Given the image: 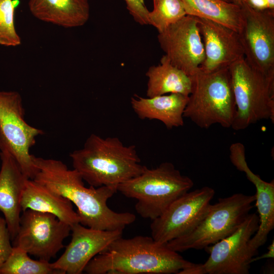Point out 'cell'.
Masks as SVG:
<instances>
[{"mask_svg": "<svg viewBox=\"0 0 274 274\" xmlns=\"http://www.w3.org/2000/svg\"><path fill=\"white\" fill-rule=\"evenodd\" d=\"M33 161L37 172L32 180L74 203L82 225L99 230H123L135 220L134 214L116 212L108 206V200L117 189L87 188L80 174L60 160L33 156Z\"/></svg>", "mask_w": 274, "mask_h": 274, "instance_id": "obj_1", "label": "cell"}, {"mask_svg": "<svg viewBox=\"0 0 274 274\" xmlns=\"http://www.w3.org/2000/svg\"><path fill=\"white\" fill-rule=\"evenodd\" d=\"M191 263L152 237L122 236L113 241L85 266L88 274L178 273Z\"/></svg>", "mask_w": 274, "mask_h": 274, "instance_id": "obj_2", "label": "cell"}, {"mask_svg": "<svg viewBox=\"0 0 274 274\" xmlns=\"http://www.w3.org/2000/svg\"><path fill=\"white\" fill-rule=\"evenodd\" d=\"M70 157L74 169L96 188L106 186L117 190L120 184L140 175L146 166L141 164L134 145L125 146L117 137L103 138L93 133Z\"/></svg>", "mask_w": 274, "mask_h": 274, "instance_id": "obj_3", "label": "cell"}, {"mask_svg": "<svg viewBox=\"0 0 274 274\" xmlns=\"http://www.w3.org/2000/svg\"><path fill=\"white\" fill-rule=\"evenodd\" d=\"M190 77L191 91L184 117L201 128L208 129L215 124L231 127L236 105L229 67L212 72L199 68Z\"/></svg>", "mask_w": 274, "mask_h": 274, "instance_id": "obj_4", "label": "cell"}, {"mask_svg": "<svg viewBox=\"0 0 274 274\" xmlns=\"http://www.w3.org/2000/svg\"><path fill=\"white\" fill-rule=\"evenodd\" d=\"M193 184L192 179L182 175L172 163L164 162L154 168L145 166L140 175L120 184L117 191L136 199L138 214L153 220Z\"/></svg>", "mask_w": 274, "mask_h": 274, "instance_id": "obj_5", "label": "cell"}, {"mask_svg": "<svg viewBox=\"0 0 274 274\" xmlns=\"http://www.w3.org/2000/svg\"><path fill=\"white\" fill-rule=\"evenodd\" d=\"M255 195L235 193L211 204L197 225L166 246L177 252L209 247L233 232L253 208Z\"/></svg>", "mask_w": 274, "mask_h": 274, "instance_id": "obj_6", "label": "cell"}, {"mask_svg": "<svg viewBox=\"0 0 274 274\" xmlns=\"http://www.w3.org/2000/svg\"><path fill=\"white\" fill-rule=\"evenodd\" d=\"M236 111L231 128L243 130L264 119L274 121V78L252 68L243 58L229 67Z\"/></svg>", "mask_w": 274, "mask_h": 274, "instance_id": "obj_7", "label": "cell"}, {"mask_svg": "<svg viewBox=\"0 0 274 274\" xmlns=\"http://www.w3.org/2000/svg\"><path fill=\"white\" fill-rule=\"evenodd\" d=\"M22 100L19 92L0 91V150L8 152L24 175L33 179L37 172L30 149L36 137L43 133L24 119Z\"/></svg>", "mask_w": 274, "mask_h": 274, "instance_id": "obj_8", "label": "cell"}, {"mask_svg": "<svg viewBox=\"0 0 274 274\" xmlns=\"http://www.w3.org/2000/svg\"><path fill=\"white\" fill-rule=\"evenodd\" d=\"M242 23L237 32L245 59L254 69L274 78V10L241 6Z\"/></svg>", "mask_w": 274, "mask_h": 274, "instance_id": "obj_9", "label": "cell"}, {"mask_svg": "<svg viewBox=\"0 0 274 274\" xmlns=\"http://www.w3.org/2000/svg\"><path fill=\"white\" fill-rule=\"evenodd\" d=\"M22 212L13 246L49 262L64 247L63 241L69 235L71 226L51 214L30 209Z\"/></svg>", "mask_w": 274, "mask_h": 274, "instance_id": "obj_10", "label": "cell"}, {"mask_svg": "<svg viewBox=\"0 0 274 274\" xmlns=\"http://www.w3.org/2000/svg\"><path fill=\"white\" fill-rule=\"evenodd\" d=\"M215 191L204 186L188 191L175 200L150 225L156 241L166 244L193 229L206 215Z\"/></svg>", "mask_w": 274, "mask_h": 274, "instance_id": "obj_11", "label": "cell"}, {"mask_svg": "<svg viewBox=\"0 0 274 274\" xmlns=\"http://www.w3.org/2000/svg\"><path fill=\"white\" fill-rule=\"evenodd\" d=\"M258 225V215L249 213L233 232L208 247L210 255L203 263L206 273L248 274L254 257L249 242Z\"/></svg>", "mask_w": 274, "mask_h": 274, "instance_id": "obj_12", "label": "cell"}, {"mask_svg": "<svg viewBox=\"0 0 274 274\" xmlns=\"http://www.w3.org/2000/svg\"><path fill=\"white\" fill-rule=\"evenodd\" d=\"M161 48L171 63L189 77L199 69L204 49L196 17L186 15L158 33Z\"/></svg>", "mask_w": 274, "mask_h": 274, "instance_id": "obj_13", "label": "cell"}, {"mask_svg": "<svg viewBox=\"0 0 274 274\" xmlns=\"http://www.w3.org/2000/svg\"><path fill=\"white\" fill-rule=\"evenodd\" d=\"M72 238L64 253L51 263L62 274H81L88 262L122 236L123 230H104L85 226L80 223L71 226Z\"/></svg>", "mask_w": 274, "mask_h": 274, "instance_id": "obj_14", "label": "cell"}, {"mask_svg": "<svg viewBox=\"0 0 274 274\" xmlns=\"http://www.w3.org/2000/svg\"><path fill=\"white\" fill-rule=\"evenodd\" d=\"M196 18L205 54L201 70L214 72L245 58L237 32L211 20Z\"/></svg>", "mask_w": 274, "mask_h": 274, "instance_id": "obj_15", "label": "cell"}, {"mask_svg": "<svg viewBox=\"0 0 274 274\" xmlns=\"http://www.w3.org/2000/svg\"><path fill=\"white\" fill-rule=\"evenodd\" d=\"M0 158V211L13 241L19 229L21 198L28 178L8 152L1 151Z\"/></svg>", "mask_w": 274, "mask_h": 274, "instance_id": "obj_16", "label": "cell"}, {"mask_svg": "<svg viewBox=\"0 0 274 274\" xmlns=\"http://www.w3.org/2000/svg\"><path fill=\"white\" fill-rule=\"evenodd\" d=\"M232 163L237 170L245 173L256 188L255 201L259 214V225L249 242V248L255 256L258 249L265 244L269 233L274 228V181L266 182L254 174L248 165L245 154L236 155Z\"/></svg>", "mask_w": 274, "mask_h": 274, "instance_id": "obj_17", "label": "cell"}, {"mask_svg": "<svg viewBox=\"0 0 274 274\" xmlns=\"http://www.w3.org/2000/svg\"><path fill=\"white\" fill-rule=\"evenodd\" d=\"M188 100V96L179 93L151 97L134 95L130 104L140 119L157 120L170 129L183 126V114Z\"/></svg>", "mask_w": 274, "mask_h": 274, "instance_id": "obj_18", "label": "cell"}, {"mask_svg": "<svg viewBox=\"0 0 274 274\" xmlns=\"http://www.w3.org/2000/svg\"><path fill=\"white\" fill-rule=\"evenodd\" d=\"M21 206L22 212L30 209L51 214L71 226L80 223V217L70 200L32 179H28L25 182Z\"/></svg>", "mask_w": 274, "mask_h": 274, "instance_id": "obj_19", "label": "cell"}, {"mask_svg": "<svg viewBox=\"0 0 274 274\" xmlns=\"http://www.w3.org/2000/svg\"><path fill=\"white\" fill-rule=\"evenodd\" d=\"M28 7L37 19L66 28L83 25L90 15L88 0H29Z\"/></svg>", "mask_w": 274, "mask_h": 274, "instance_id": "obj_20", "label": "cell"}, {"mask_svg": "<svg viewBox=\"0 0 274 274\" xmlns=\"http://www.w3.org/2000/svg\"><path fill=\"white\" fill-rule=\"evenodd\" d=\"M146 76L148 78L147 97L168 93L189 96L191 93L190 77L173 65L165 55L161 58L160 64L148 68Z\"/></svg>", "mask_w": 274, "mask_h": 274, "instance_id": "obj_21", "label": "cell"}, {"mask_svg": "<svg viewBox=\"0 0 274 274\" xmlns=\"http://www.w3.org/2000/svg\"><path fill=\"white\" fill-rule=\"evenodd\" d=\"M186 14L220 23L238 32L242 23L241 6L225 0H180Z\"/></svg>", "mask_w": 274, "mask_h": 274, "instance_id": "obj_22", "label": "cell"}, {"mask_svg": "<svg viewBox=\"0 0 274 274\" xmlns=\"http://www.w3.org/2000/svg\"><path fill=\"white\" fill-rule=\"evenodd\" d=\"M0 274H62L52 268L51 263L35 260L18 247L13 246L12 251L0 269Z\"/></svg>", "mask_w": 274, "mask_h": 274, "instance_id": "obj_23", "label": "cell"}, {"mask_svg": "<svg viewBox=\"0 0 274 274\" xmlns=\"http://www.w3.org/2000/svg\"><path fill=\"white\" fill-rule=\"evenodd\" d=\"M186 15L180 0H156L149 12V24L160 33Z\"/></svg>", "mask_w": 274, "mask_h": 274, "instance_id": "obj_24", "label": "cell"}, {"mask_svg": "<svg viewBox=\"0 0 274 274\" xmlns=\"http://www.w3.org/2000/svg\"><path fill=\"white\" fill-rule=\"evenodd\" d=\"M17 4L13 0H0V45L16 47L21 44L14 21Z\"/></svg>", "mask_w": 274, "mask_h": 274, "instance_id": "obj_25", "label": "cell"}, {"mask_svg": "<svg viewBox=\"0 0 274 274\" xmlns=\"http://www.w3.org/2000/svg\"><path fill=\"white\" fill-rule=\"evenodd\" d=\"M126 8L133 19L141 25H149L150 11L144 0H124Z\"/></svg>", "mask_w": 274, "mask_h": 274, "instance_id": "obj_26", "label": "cell"}, {"mask_svg": "<svg viewBox=\"0 0 274 274\" xmlns=\"http://www.w3.org/2000/svg\"><path fill=\"white\" fill-rule=\"evenodd\" d=\"M4 218L0 217V269L9 257L13 246Z\"/></svg>", "mask_w": 274, "mask_h": 274, "instance_id": "obj_27", "label": "cell"}, {"mask_svg": "<svg viewBox=\"0 0 274 274\" xmlns=\"http://www.w3.org/2000/svg\"><path fill=\"white\" fill-rule=\"evenodd\" d=\"M178 274H207L203 263H191Z\"/></svg>", "mask_w": 274, "mask_h": 274, "instance_id": "obj_28", "label": "cell"}, {"mask_svg": "<svg viewBox=\"0 0 274 274\" xmlns=\"http://www.w3.org/2000/svg\"><path fill=\"white\" fill-rule=\"evenodd\" d=\"M245 2L257 10L269 9L267 0H246Z\"/></svg>", "mask_w": 274, "mask_h": 274, "instance_id": "obj_29", "label": "cell"}, {"mask_svg": "<svg viewBox=\"0 0 274 274\" xmlns=\"http://www.w3.org/2000/svg\"><path fill=\"white\" fill-rule=\"evenodd\" d=\"M267 252L261 255L260 256L253 257L250 260L251 264L255 261L263 259L273 258L274 257V241L267 247Z\"/></svg>", "mask_w": 274, "mask_h": 274, "instance_id": "obj_30", "label": "cell"}, {"mask_svg": "<svg viewBox=\"0 0 274 274\" xmlns=\"http://www.w3.org/2000/svg\"><path fill=\"white\" fill-rule=\"evenodd\" d=\"M227 2L234 3L235 4L241 6L246 0H225Z\"/></svg>", "mask_w": 274, "mask_h": 274, "instance_id": "obj_31", "label": "cell"}, {"mask_svg": "<svg viewBox=\"0 0 274 274\" xmlns=\"http://www.w3.org/2000/svg\"><path fill=\"white\" fill-rule=\"evenodd\" d=\"M268 9L271 10H274V0H267Z\"/></svg>", "mask_w": 274, "mask_h": 274, "instance_id": "obj_32", "label": "cell"}, {"mask_svg": "<svg viewBox=\"0 0 274 274\" xmlns=\"http://www.w3.org/2000/svg\"><path fill=\"white\" fill-rule=\"evenodd\" d=\"M156 0H153V4L155 2Z\"/></svg>", "mask_w": 274, "mask_h": 274, "instance_id": "obj_33", "label": "cell"}]
</instances>
